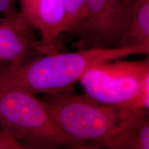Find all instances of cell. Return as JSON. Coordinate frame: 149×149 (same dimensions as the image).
Segmentation results:
<instances>
[{
	"mask_svg": "<svg viewBox=\"0 0 149 149\" xmlns=\"http://www.w3.org/2000/svg\"><path fill=\"white\" fill-rule=\"evenodd\" d=\"M148 54L149 44L44 54L15 66L0 65V89L19 88L36 95L72 92L74 84L91 67L130 55Z\"/></svg>",
	"mask_w": 149,
	"mask_h": 149,
	"instance_id": "cell-1",
	"label": "cell"
},
{
	"mask_svg": "<svg viewBox=\"0 0 149 149\" xmlns=\"http://www.w3.org/2000/svg\"><path fill=\"white\" fill-rule=\"evenodd\" d=\"M0 125L23 149L84 148L64 133L42 99L22 89H0Z\"/></svg>",
	"mask_w": 149,
	"mask_h": 149,
	"instance_id": "cell-2",
	"label": "cell"
},
{
	"mask_svg": "<svg viewBox=\"0 0 149 149\" xmlns=\"http://www.w3.org/2000/svg\"><path fill=\"white\" fill-rule=\"evenodd\" d=\"M41 99L64 133L84 148H103L128 117L139 112L101 104L72 91L44 94Z\"/></svg>",
	"mask_w": 149,
	"mask_h": 149,
	"instance_id": "cell-3",
	"label": "cell"
},
{
	"mask_svg": "<svg viewBox=\"0 0 149 149\" xmlns=\"http://www.w3.org/2000/svg\"><path fill=\"white\" fill-rule=\"evenodd\" d=\"M85 95L107 105L130 110H149V59H117L100 63L80 78Z\"/></svg>",
	"mask_w": 149,
	"mask_h": 149,
	"instance_id": "cell-4",
	"label": "cell"
},
{
	"mask_svg": "<svg viewBox=\"0 0 149 149\" xmlns=\"http://www.w3.org/2000/svg\"><path fill=\"white\" fill-rule=\"evenodd\" d=\"M132 7L115 0H86L82 22L72 35L76 49L125 46Z\"/></svg>",
	"mask_w": 149,
	"mask_h": 149,
	"instance_id": "cell-5",
	"label": "cell"
},
{
	"mask_svg": "<svg viewBox=\"0 0 149 149\" xmlns=\"http://www.w3.org/2000/svg\"><path fill=\"white\" fill-rule=\"evenodd\" d=\"M19 12L40 35L39 53H57V40L66 33L64 0H19Z\"/></svg>",
	"mask_w": 149,
	"mask_h": 149,
	"instance_id": "cell-6",
	"label": "cell"
},
{
	"mask_svg": "<svg viewBox=\"0 0 149 149\" xmlns=\"http://www.w3.org/2000/svg\"><path fill=\"white\" fill-rule=\"evenodd\" d=\"M33 31L20 12L0 16V64H19L33 50L39 51L40 40Z\"/></svg>",
	"mask_w": 149,
	"mask_h": 149,
	"instance_id": "cell-7",
	"label": "cell"
},
{
	"mask_svg": "<svg viewBox=\"0 0 149 149\" xmlns=\"http://www.w3.org/2000/svg\"><path fill=\"white\" fill-rule=\"evenodd\" d=\"M109 149H148V111L136 112L128 117L104 144Z\"/></svg>",
	"mask_w": 149,
	"mask_h": 149,
	"instance_id": "cell-8",
	"label": "cell"
},
{
	"mask_svg": "<svg viewBox=\"0 0 149 149\" xmlns=\"http://www.w3.org/2000/svg\"><path fill=\"white\" fill-rule=\"evenodd\" d=\"M149 44V0H135L125 46Z\"/></svg>",
	"mask_w": 149,
	"mask_h": 149,
	"instance_id": "cell-9",
	"label": "cell"
},
{
	"mask_svg": "<svg viewBox=\"0 0 149 149\" xmlns=\"http://www.w3.org/2000/svg\"><path fill=\"white\" fill-rule=\"evenodd\" d=\"M67 18V34L73 35L82 22L86 0H64Z\"/></svg>",
	"mask_w": 149,
	"mask_h": 149,
	"instance_id": "cell-10",
	"label": "cell"
},
{
	"mask_svg": "<svg viewBox=\"0 0 149 149\" xmlns=\"http://www.w3.org/2000/svg\"><path fill=\"white\" fill-rule=\"evenodd\" d=\"M0 149H23L16 139L0 125Z\"/></svg>",
	"mask_w": 149,
	"mask_h": 149,
	"instance_id": "cell-11",
	"label": "cell"
},
{
	"mask_svg": "<svg viewBox=\"0 0 149 149\" xmlns=\"http://www.w3.org/2000/svg\"><path fill=\"white\" fill-rule=\"evenodd\" d=\"M16 0H0V15L6 16L17 12Z\"/></svg>",
	"mask_w": 149,
	"mask_h": 149,
	"instance_id": "cell-12",
	"label": "cell"
},
{
	"mask_svg": "<svg viewBox=\"0 0 149 149\" xmlns=\"http://www.w3.org/2000/svg\"><path fill=\"white\" fill-rule=\"evenodd\" d=\"M117 2L127 6H133L134 1L132 0H115Z\"/></svg>",
	"mask_w": 149,
	"mask_h": 149,
	"instance_id": "cell-13",
	"label": "cell"
},
{
	"mask_svg": "<svg viewBox=\"0 0 149 149\" xmlns=\"http://www.w3.org/2000/svg\"><path fill=\"white\" fill-rule=\"evenodd\" d=\"M132 1H135V0H132Z\"/></svg>",
	"mask_w": 149,
	"mask_h": 149,
	"instance_id": "cell-14",
	"label": "cell"
}]
</instances>
